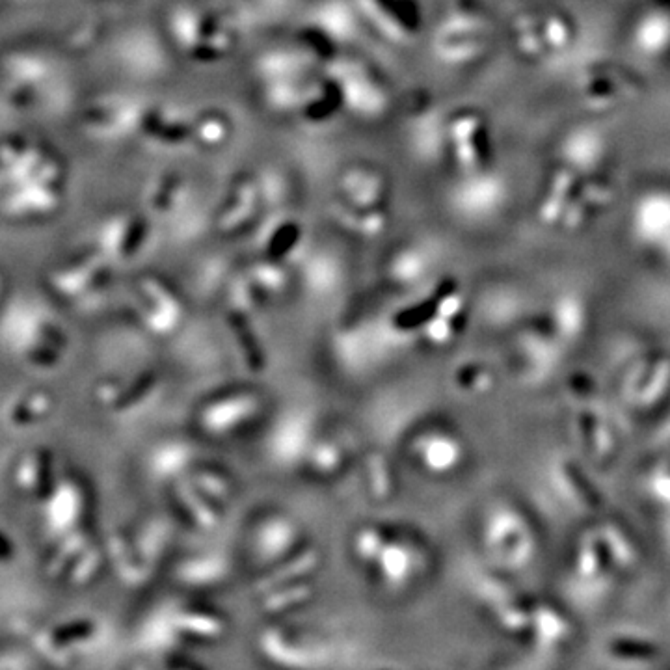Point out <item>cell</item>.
<instances>
[{
    "mask_svg": "<svg viewBox=\"0 0 670 670\" xmlns=\"http://www.w3.org/2000/svg\"><path fill=\"white\" fill-rule=\"evenodd\" d=\"M670 384V362L665 358L650 360L641 367V375L631 378L630 397L635 404H652Z\"/></svg>",
    "mask_w": 670,
    "mask_h": 670,
    "instance_id": "6da1fadb",
    "label": "cell"
},
{
    "mask_svg": "<svg viewBox=\"0 0 670 670\" xmlns=\"http://www.w3.org/2000/svg\"><path fill=\"white\" fill-rule=\"evenodd\" d=\"M555 332L563 339H574L583 328V309L574 298H564L551 315Z\"/></svg>",
    "mask_w": 670,
    "mask_h": 670,
    "instance_id": "3957f363",
    "label": "cell"
},
{
    "mask_svg": "<svg viewBox=\"0 0 670 670\" xmlns=\"http://www.w3.org/2000/svg\"><path fill=\"white\" fill-rule=\"evenodd\" d=\"M581 477H579V471L572 468V464L568 460H566V464H561L555 469V484L561 490V494L566 497V501L572 503L577 509H594V505L598 503L596 496H594V490Z\"/></svg>",
    "mask_w": 670,
    "mask_h": 670,
    "instance_id": "7a4b0ae2",
    "label": "cell"
}]
</instances>
